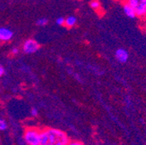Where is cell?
Instances as JSON below:
<instances>
[{"instance_id":"9","label":"cell","mask_w":146,"mask_h":145,"mask_svg":"<svg viewBox=\"0 0 146 145\" xmlns=\"http://www.w3.org/2000/svg\"><path fill=\"white\" fill-rule=\"evenodd\" d=\"M90 6L94 11H98L101 8V4L99 2V0H91L90 2Z\"/></svg>"},{"instance_id":"4","label":"cell","mask_w":146,"mask_h":145,"mask_svg":"<svg viewBox=\"0 0 146 145\" xmlns=\"http://www.w3.org/2000/svg\"><path fill=\"white\" fill-rule=\"evenodd\" d=\"M38 50H39V44L34 39L26 40L23 45V50H24V52H25L27 54L35 53Z\"/></svg>"},{"instance_id":"1","label":"cell","mask_w":146,"mask_h":145,"mask_svg":"<svg viewBox=\"0 0 146 145\" xmlns=\"http://www.w3.org/2000/svg\"><path fill=\"white\" fill-rule=\"evenodd\" d=\"M68 135L55 128H44L40 133V145H66L70 142Z\"/></svg>"},{"instance_id":"2","label":"cell","mask_w":146,"mask_h":145,"mask_svg":"<svg viewBox=\"0 0 146 145\" xmlns=\"http://www.w3.org/2000/svg\"><path fill=\"white\" fill-rule=\"evenodd\" d=\"M41 130L34 127H28L24 132V140L26 145H40Z\"/></svg>"},{"instance_id":"14","label":"cell","mask_w":146,"mask_h":145,"mask_svg":"<svg viewBox=\"0 0 146 145\" xmlns=\"http://www.w3.org/2000/svg\"><path fill=\"white\" fill-rule=\"evenodd\" d=\"M31 116L32 117H38V110L36 109V107H34V108H32L31 109Z\"/></svg>"},{"instance_id":"8","label":"cell","mask_w":146,"mask_h":145,"mask_svg":"<svg viewBox=\"0 0 146 145\" xmlns=\"http://www.w3.org/2000/svg\"><path fill=\"white\" fill-rule=\"evenodd\" d=\"M77 17L75 16H69L65 19V21H64V24L69 27V28H71V27H74L77 24Z\"/></svg>"},{"instance_id":"12","label":"cell","mask_w":146,"mask_h":145,"mask_svg":"<svg viewBox=\"0 0 146 145\" xmlns=\"http://www.w3.org/2000/svg\"><path fill=\"white\" fill-rule=\"evenodd\" d=\"M64 21H65V19H64L63 17H59L56 19V24L58 25H63L64 24Z\"/></svg>"},{"instance_id":"13","label":"cell","mask_w":146,"mask_h":145,"mask_svg":"<svg viewBox=\"0 0 146 145\" xmlns=\"http://www.w3.org/2000/svg\"><path fill=\"white\" fill-rule=\"evenodd\" d=\"M66 145H84L82 142H79V141H70Z\"/></svg>"},{"instance_id":"5","label":"cell","mask_w":146,"mask_h":145,"mask_svg":"<svg viewBox=\"0 0 146 145\" xmlns=\"http://www.w3.org/2000/svg\"><path fill=\"white\" fill-rule=\"evenodd\" d=\"M115 58L119 63L125 64L128 62V60H129L130 55H129V52H128L127 50H125L123 48H118L115 51Z\"/></svg>"},{"instance_id":"11","label":"cell","mask_w":146,"mask_h":145,"mask_svg":"<svg viewBox=\"0 0 146 145\" xmlns=\"http://www.w3.org/2000/svg\"><path fill=\"white\" fill-rule=\"evenodd\" d=\"M47 23H48V19H45V17H42V19H39L38 21H36V24L39 26H44L47 24Z\"/></svg>"},{"instance_id":"15","label":"cell","mask_w":146,"mask_h":145,"mask_svg":"<svg viewBox=\"0 0 146 145\" xmlns=\"http://www.w3.org/2000/svg\"><path fill=\"white\" fill-rule=\"evenodd\" d=\"M5 68L2 65H0V77H2L5 74Z\"/></svg>"},{"instance_id":"3","label":"cell","mask_w":146,"mask_h":145,"mask_svg":"<svg viewBox=\"0 0 146 145\" xmlns=\"http://www.w3.org/2000/svg\"><path fill=\"white\" fill-rule=\"evenodd\" d=\"M136 11L137 16L141 19L146 17V0H124Z\"/></svg>"},{"instance_id":"6","label":"cell","mask_w":146,"mask_h":145,"mask_svg":"<svg viewBox=\"0 0 146 145\" xmlns=\"http://www.w3.org/2000/svg\"><path fill=\"white\" fill-rule=\"evenodd\" d=\"M13 38V32L5 27L0 28V41H10Z\"/></svg>"},{"instance_id":"10","label":"cell","mask_w":146,"mask_h":145,"mask_svg":"<svg viewBox=\"0 0 146 145\" xmlns=\"http://www.w3.org/2000/svg\"><path fill=\"white\" fill-rule=\"evenodd\" d=\"M7 122L3 118H0V131H5L7 130Z\"/></svg>"},{"instance_id":"7","label":"cell","mask_w":146,"mask_h":145,"mask_svg":"<svg viewBox=\"0 0 146 145\" xmlns=\"http://www.w3.org/2000/svg\"><path fill=\"white\" fill-rule=\"evenodd\" d=\"M123 13L125 14V16L129 17V19H136V17H137L135 10L129 4H128L127 2H125L123 5Z\"/></svg>"},{"instance_id":"16","label":"cell","mask_w":146,"mask_h":145,"mask_svg":"<svg viewBox=\"0 0 146 145\" xmlns=\"http://www.w3.org/2000/svg\"><path fill=\"white\" fill-rule=\"evenodd\" d=\"M12 53L13 54H17L18 53V49L17 48H13L12 49Z\"/></svg>"}]
</instances>
